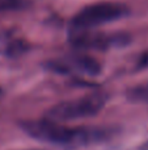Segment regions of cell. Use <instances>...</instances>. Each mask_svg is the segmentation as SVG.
Here are the masks:
<instances>
[{"mask_svg":"<svg viewBox=\"0 0 148 150\" xmlns=\"http://www.w3.org/2000/svg\"><path fill=\"white\" fill-rule=\"evenodd\" d=\"M30 137L59 146H84L109 138L112 130L104 127H70L52 120H36L22 124Z\"/></svg>","mask_w":148,"mask_h":150,"instance_id":"cell-1","label":"cell"},{"mask_svg":"<svg viewBox=\"0 0 148 150\" xmlns=\"http://www.w3.org/2000/svg\"><path fill=\"white\" fill-rule=\"evenodd\" d=\"M108 103V95L104 92H93L71 100L60 101L51 107L45 115V119L58 122H70L89 119L101 112Z\"/></svg>","mask_w":148,"mask_h":150,"instance_id":"cell-2","label":"cell"},{"mask_svg":"<svg viewBox=\"0 0 148 150\" xmlns=\"http://www.w3.org/2000/svg\"><path fill=\"white\" fill-rule=\"evenodd\" d=\"M128 13L125 4L115 1H98L81 8L70 23V32H88L118 21Z\"/></svg>","mask_w":148,"mask_h":150,"instance_id":"cell-3","label":"cell"},{"mask_svg":"<svg viewBox=\"0 0 148 150\" xmlns=\"http://www.w3.org/2000/svg\"><path fill=\"white\" fill-rule=\"evenodd\" d=\"M49 69L59 74L83 78L97 76L101 71L100 63L85 54H72L52 59L49 62Z\"/></svg>","mask_w":148,"mask_h":150,"instance_id":"cell-4","label":"cell"},{"mask_svg":"<svg viewBox=\"0 0 148 150\" xmlns=\"http://www.w3.org/2000/svg\"><path fill=\"white\" fill-rule=\"evenodd\" d=\"M70 41L77 49H109L127 42L126 34H106L96 30L70 32Z\"/></svg>","mask_w":148,"mask_h":150,"instance_id":"cell-5","label":"cell"},{"mask_svg":"<svg viewBox=\"0 0 148 150\" xmlns=\"http://www.w3.org/2000/svg\"><path fill=\"white\" fill-rule=\"evenodd\" d=\"M26 44L22 40L17 38L12 33L0 30V55L3 57H16L24 53Z\"/></svg>","mask_w":148,"mask_h":150,"instance_id":"cell-6","label":"cell"},{"mask_svg":"<svg viewBox=\"0 0 148 150\" xmlns=\"http://www.w3.org/2000/svg\"><path fill=\"white\" fill-rule=\"evenodd\" d=\"M26 5H28L26 0H0V15L24 9Z\"/></svg>","mask_w":148,"mask_h":150,"instance_id":"cell-7","label":"cell"},{"mask_svg":"<svg viewBox=\"0 0 148 150\" xmlns=\"http://www.w3.org/2000/svg\"><path fill=\"white\" fill-rule=\"evenodd\" d=\"M128 98H130V100L136 101V103L148 104V83L133 88L128 93Z\"/></svg>","mask_w":148,"mask_h":150,"instance_id":"cell-8","label":"cell"},{"mask_svg":"<svg viewBox=\"0 0 148 150\" xmlns=\"http://www.w3.org/2000/svg\"><path fill=\"white\" fill-rule=\"evenodd\" d=\"M138 150H148V140H146L140 146H139Z\"/></svg>","mask_w":148,"mask_h":150,"instance_id":"cell-9","label":"cell"},{"mask_svg":"<svg viewBox=\"0 0 148 150\" xmlns=\"http://www.w3.org/2000/svg\"><path fill=\"white\" fill-rule=\"evenodd\" d=\"M1 92H3V91H1V87H0V96H1Z\"/></svg>","mask_w":148,"mask_h":150,"instance_id":"cell-10","label":"cell"}]
</instances>
